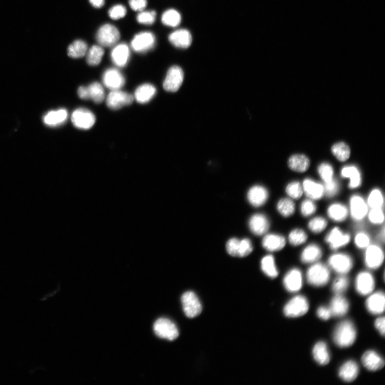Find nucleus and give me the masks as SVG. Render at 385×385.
Returning a JSON list of instances; mask_svg holds the SVG:
<instances>
[{
	"label": "nucleus",
	"instance_id": "f8f14e48",
	"mask_svg": "<svg viewBox=\"0 0 385 385\" xmlns=\"http://www.w3.org/2000/svg\"><path fill=\"white\" fill-rule=\"evenodd\" d=\"M350 212L355 221H361L368 213V206L364 199L359 195H354L349 201Z\"/></svg>",
	"mask_w": 385,
	"mask_h": 385
},
{
	"label": "nucleus",
	"instance_id": "20e7f679",
	"mask_svg": "<svg viewBox=\"0 0 385 385\" xmlns=\"http://www.w3.org/2000/svg\"><path fill=\"white\" fill-rule=\"evenodd\" d=\"M309 308V302L305 297L298 295L287 302L283 308V313L290 318H296L305 315Z\"/></svg>",
	"mask_w": 385,
	"mask_h": 385
},
{
	"label": "nucleus",
	"instance_id": "c85d7f7f",
	"mask_svg": "<svg viewBox=\"0 0 385 385\" xmlns=\"http://www.w3.org/2000/svg\"><path fill=\"white\" fill-rule=\"evenodd\" d=\"M157 93L155 87L150 84H145L139 86L134 93L135 99L140 104H146L154 97Z\"/></svg>",
	"mask_w": 385,
	"mask_h": 385
},
{
	"label": "nucleus",
	"instance_id": "ea45409f",
	"mask_svg": "<svg viewBox=\"0 0 385 385\" xmlns=\"http://www.w3.org/2000/svg\"><path fill=\"white\" fill-rule=\"evenodd\" d=\"M89 92V99L94 103L101 104L105 98V93L104 87L100 83L95 82L87 87Z\"/></svg>",
	"mask_w": 385,
	"mask_h": 385
},
{
	"label": "nucleus",
	"instance_id": "f03ea898",
	"mask_svg": "<svg viewBox=\"0 0 385 385\" xmlns=\"http://www.w3.org/2000/svg\"><path fill=\"white\" fill-rule=\"evenodd\" d=\"M330 278L329 268L322 263H315L311 266L307 273V279L310 285L315 287L325 286Z\"/></svg>",
	"mask_w": 385,
	"mask_h": 385
},
{
	"label": "nucleus",
	"instance_id": "a18cd8bd",
	"mask_svg": "<svg viewBox=\"0 0 385 385\" xmlns=\"http://www.w3.org/2000/svg\"><path fill=\"white\" fill-rule=\"evenodd\" d=\"M286 193L290 198L298 200L303 194L302 185L298 181H292L286 186Z\"/></svg>",
	"mask_w": 385,
	"mask_h": 385
},
{
	"label": "nucleus",
	"instance_id": "37998d69",
	"mask_svg": "<svg viewBox=\"0 0 385 385\" xmlns=\"http://www.w3.org/2000/svg\"><path fill=\"white\" fill-rule=\"evenodd\" d=\"M332 152L335 157L341 162L347 161L350 155L349 146L342 142L334 145L332 148Z\"/></svg>",
	"mask_w": 385,
	"mask_h": 385
},
{
	"label": "nucleus",
	"instance_id": "bb28decb",
	"mask_svg": "<svg viewBox=\"0 0 385 385\" xmlns=\"http://www.w3.org/2000/svg\"><path fill=\"white\" fill-rule=\"evenodd\" d=\"M341 175L344 178L349 179L348 186L350 189H356L361 185V174L359 170L355 166H344L341 171Z\"/></svg>",
	"mask_w": 385,
	"mask_h": 385
},
{
	"label": "nucleus",
	"instance_id": "4468645a",
	"mask_svg": "<svg viewBox=\"0 0 385 385\" xmlns=\"http://www.w3.org/2000/svg\"><path fill=\"white\" fill-rule=\"evenodd\" d=\"M375 287V279L369 272H361L356 276L355 287L359 294L363 296L369 295L373 292Z\"/></svg>",
	"mask_w": 385,
	"mask_h": 385
},
{
	"label": "nucleus",
	"instance_id": "6e6552de",
	"mask_svg": "<svg viewBox=\"0 0 385 385\" xmlns=\"http://www.w3.org/2000/svg\"><path fill=\"white\" fill-rule=\"evenodd\" d=\"M329 265L335 272L341 275L349 273L353 267V261L351 257L344 253H336L329 259Z\"/></svg>",
	"mask_w": 385,
	"mask_h": 385
},
{
	"label": "nucleus",
	"instance_id": "cd10ccee",
	"mask_svg": "<svg viewBox=\"0 0 385 385\" xmlns=\"http://www.w3.org/2000/svg\"><path fill=\"white\" fill-rule=\"evenodd\" d=\"M359 374V368L353 361H349L344 363L339 371L341 379L346 382L354 381Z\"/></svg>",
	"mask_w": 385,
	"mask_h": 385
},
{
	"label": "nucleus",
	"instance_id": "e2e57ef3",
	"mask_svg": "<svg viewBox=\"0 0 385 385\" xmlns=\"http://www.w3.org/2000/svg\"><path fill=\"white\" fill-rule=\"evenodd\" d=\"M90 3L96 8L103 7L105 4V0H90Z\"/></svg>",
	"mask_w": 385,
	"mask_h": 385
},
{
	"label": "nucleus",
	"instance_id": "7c9ffc66",
	"mask_svg": "<svg viewBox=\"0 0 385 385\" xmlns=\"http://www.w3.org/2000/svg\"><path fill=\"white\" fill-rule=\"evenodd\" d=\"M68 117V113L65 109L53 110L47 113L44 117L47 125L55 127L63 124Z\"/></svg>",
	"mask_w": 385,
	"mask_h": 385
},
{
	"label": "nucleus",
	"instance_id": "4be33fe9",
	"mask_svg": "<svg viewBox=\"0 0 385 385\" xmlns=\"http://www.w3.org/2000/svg\"><path fill=\"white\" fill-rule=\"evenodd\" d=\"M286 244L284 236L278 234H269L262 240V246L267 251L275 252L281 251Z\"/></svg>",
	"mask_w": 385,
	"mask_h": 385
},
{
	"label": "nucleus",
	"instance_id": "412c9836",
	"mask_svg": "<svg viewBox=\"0 0 385 385\" xmlns=\"http://www.w3.org/2000/svg\"><path fill=\"white\" fill-rule=\"evenodd\" d=\"M130 56L129 47L124 43L119 44L114 46L111 53L112 62L120 67H124L127 64Z\"/></svg>",
	"mask_w": 385,
	"mask_h": 385
},
{
	"label": "nucleus",
	"instance_id": "f257e3e1",
	"mask_svg": "<svg viewBox=\"0 0 385 385\" xmlns=\"http://www.w3.org/2000/svg\"><path fill=\"white\" fill-rule=\"evenodd\" d=\"M356 330L353 322L344 321L336 328L333 339L337 346L347 348L353 345L356 340Z\"/></svg>",
	"mask_w": 385,
	"mask_h": 385
},
{
	"label": "nucleus",
	"instance_id": "2f4dec72",
	"mask_svg": "<svg viewBox=\"0 0 385 385\" xmlns=\"http://www.w3.org/2000/svg\"><path fill=\"white\" fill-rule=\"evenodd\" d=\"M288 165L290 169L295 172H305L309 167L310 161L305 155L296 154L289 159Z\"/></svg>",
	"mask_w": 385,
	"mask_h": 385
},
{
	"label": "nucleus",
	"instance_id": "1a4fd4ad",
	"mask_svg": "<svg viewBox=\"0 0 385 385\" xmlns=\"http://www.w3.org/2000/svg\"><path fill=\"white\" fill-rule=\"evenodd\" d=\"M184 78V72L181 67L172 66L168 69L164 81L165 90L170 92H177L183 83Z\"/></svg>",
	"mask_w": 385,
	"mask_h": 385
},
{
	"label": "nucleus",
	"instance_id": "a211bd4d",
	"mask_svg": "<svg viewBox=\"0 0 385 385\" xmlns=\"http://www.w3.org/2000/svg\"><path fill=\"white\" fill-rule=\"evenodd\" d=\"M283 285L288 292H298L302 286V274L298 269H292L286 274L283 278Z\"/></svg>",
	"mask_w": 385,
	"mask_h": 385
},
{
	"label": "nucleus",
	"instance_id": "f3484780",
	"mask_svg": "<svg viewBox=\"0 0 385 385\" xmlns=\"http://www.w3.org/2000/svg\"><path fill=\"white\" fill-rule=\"evenodd\" d=\"M170 43L177 48L186 49L192 43V36L190 31L186 29H180L171 33L168 36Z\"/></svg>",
	"mask_w": 385,
	"mask_h": 385
},
{
	"label": "nucleus",
	"instance_id": "dca6fc26",
	"mask_svg": "<svg viewBox=\"0 0 385 385\" xmlns=\"http://www.w3.org/2000/svg\"><path fill=\"white\" fill-rule=\"evenodd\" d=\"M103 83L108 89L111 91L119 90L125 84V78L116 69L107 70L103 75Z\"/></svg>",
	"mask_w": 385,
	"mask_h": 385
},
{
	"label": "nucleus",
	"instance_id": "2eb2a0df",
	"mask_svg": "<svg viewBox=\"0 0 385 385\" xmlns=\"http://www.w3.org/2000/svg\"><path fill=\"white\" fill-rule=\"evenodd\" d=\"M326 241L330 247L337 250L348 245L350 241L349 234L343 232L338 227L331 229L326 238Z\"/></svg>",
	"mask_w": 385,
	"mask_h": 385
},
{
	"label": "nucleus",
	"instance_id": "3c124183",
	"mask_svg": "<svg viewBox=\"0 0 385 385\" xmlns=\"http://www.w3.org/2000/svg\"><path fill=\"white\" fill-rule=\"evenodd\" d=\"M300 209L302 215L308 218L316 213L317 207L312 200L307 199L302 202Z\"/></svg>",
	"mask_w": 385,
	"mask_h": 385
},
{
	"label": "nucleus",
	"instance_id": "6ab92c4d",
	"mask_svg": "<svg viewBox=\"0 0 385 385\" xmlns=\"http://www.w3.org/2000/svg\"><path fill=\"white\" fill-rule=\"evenodd\" d=\"M249 227L256 235H263L269 230L270 222L265 215L256 214L252 216L249 220Z\"/></svg>",
	"mask_w": 385,
	"mask_h": 385
},
{
	"label": "nucleus",
	"instance_id": "39448f33",
	"mask_svg": "<svg viewBox=\"0 0 385 385\" xmlns=\"http://www.w3.org/2000/svg\"><path fill=\"white\" fill-rule=\"evenodd\" d=\"M156 44V38L149 31L140 32L135 36L131 42V47L134 51L145 53L151 51Z\"/></svg>",
	"mask_w": 385,
	"mask_h": 385
},
{
	"label": "nucleus",
	"instance_id": "423d86ee",
	"mask_svg": "<svg viewBox=\"0 0 385 385\" xmlns=\"http://www.w3.org/2000/svg\"><path fill=\"white\" fill-rule=\"evenodd\" d=\"M154 330L155 334L162 339L173 341L179 336L178 330L172 321L166 319H159L155 323Z\"/></svg>",
	"mask_w": 385,
	"mask_h": 385
},
{
	"label": "nucleus",
	"instance_id": "c03bdc74",
	"mask_svg": "<svg viewBox=\"0 0 385 385\" xmlns=\"http://www.w3.org/2000/svg\"><path fill=\"white\" fill-rule=\"evenodd\" d=\"M327 226V220L321 216L311 220L308 224L309 230L316 234L320 233L325 230Z\"/></svg>",
	"mask_w": 385,
	"mask_h": 385
},
{
	"label": "nucleus",
	"instance_id": "de8ad7c7",
	"mask_svg": "<svg viewBox=\"0 0 385 385\" xmlns=\"http://www.w3.org/2000/svg\"><path fill=\"white\" fill-rule=\"evenodd\" d=\"M318 172L324 183L334 179V170L332 166L327 163H323L318 167Z\"/></svg>",
	"mask_w": 385,
	"mask_h": 385
},
{
	"label": "nucleus",
	"instance_id": "aec40b11",
	"mask_svg": "<svg viewBox=\"0 0 385 385\" xmlns=\"http://www.w3.org/2000/svg\"><path fill=\"white\" fill-rule=\"evenodd\" d=\"M269 198V192L262 186L256 185L250 188L247 193V199L250 204L255 207L264 205Z\"/></svg>",
	"mask_w": 385,
	"mask_h": 385
},
{
	"label": "nucleus",
	"instance_id": "58836bf2",
	"mask_svg": "<svg viewBox=\"0 0 385 385\" xmlns=\"http://www.w3.org/2000/svg\"><path fill=\"white\" fill-rule=\"evenodd\" d=\"M279 213L284 218H289L295 211V205L292 200L288 198L280 199L276 205Z\"/></svg>",
	"mask_w": 385,
	"mask_h": 385
},
{
	"label": "nucleus",
	"instance_id": "72a5a7b5",
	"mask_svg": "<svg viewBox=\"0 0 385 385\" xmlns=\"http://www.w3.org/2000/svg\"><path fill=\"white\" fill-rule=\"evenodd\" d=\"M327 213L330 220L338 222L345 220L348 215V208L340 203L330 205L328 209Z\"/></svg>",
	"mask_w": 385,
	"mask_h": 385
},
{
	"label": "nucleus",
	"instance_id": "7ed1b4c3",
	"mask_svg": "<svg viewBox=\"0 0 385 385\" xmlns=\"http://www.w3.org/2000/svg\"><path fill=\"white\" fill-rule=\"evenodd\" d=\"M120 37V32L115 26L106 24L101 26L98 30L96 39L101 46L110 47L116 45Z\"/></svg>",
	"mask_w": 385,
	"mask_h": 385
},
{
	"label": "nucleus",
	"instance_id": "bf43d9fd",
	"mask_svg": "<svg viewBox=\"0 0 385 385\" xmlns=\"http://www.w3.org/2000/svg\"><path fill=\"white\" fill-rule=\"evenodd\" d=\"M317 315L320 319L324 321L329 320L332 316L329 308L323 306L317 310Z\"/></svg>",
	"mask_w": 385,
	"mask_h": 385
},
{
	"label": "nucleus",
	"instance_id": "603ef678",
	"mask_svg": "<svg viewBox=\"0 0 385 385\" xmlns=\"http://www.w3.org/2000/svg\"><path fill=\"white\" fill-rule=\"evenodd\" d=\"M324 195H326L328 198L334 197L340 190V186L336 180L334 179L327 183H324Z\"/></svg>",
	"mask_w": 385,
	"mask_h": 385
},
{
	"label": "nucleus",
	"instance_id": "a878e982",
	"mask_svg": "<svg viewBox=\"0 0 385 385\" xmlns=\"http://www.w3.org/2000/svg\"><path fill=\"white\" fill-rule=\"evenodd\" d=\"M332 316L340 317L348 312L349 304L348 300L341 295H336L330 301L329 308Z\"/></svg>",
	"mask_w": 385,
	"mask_h": 385
},
{
	"label": "nucleus",
	"instance_id": "5701e85b",
	"mask_svg": "<svg viewBox=\"0 0 385 385\" xmlns=\"http://www.w3.org/2000/svg\"><path fill=\"white\" fill-rule=\"evenodd\" d=\"M303 193H305L309 199L319 200L324 195V185L314 180L307 178L303 180L302 184Z\"/></svg>",
	"mask_w": 385,
	"mask_h": 385
},
{
	"label": "nucleus",
	"instance_id": "393cba45",
	"mask_svg": "<svg viewBox=\"0 0 385 385\" xmlns=\"http://www.w3.org/2000/svg\"><path fill=\"white\" fill-rule=\"evenodd\" d=\"M385 298L383 292H378L371 295L366 301L369 312L374 315H380L385 310Z\"/></svg>",
	"mask_w": 385,
	"mask_h": 385
},
{
	"label": "nucleus",
	"instance_id": "c756f323",
	"mask_svg": "<svg viewBox=\"0 0 385 385\" xmlns=\"http://www.w3.org/2000/svg\"><path fill=\"white\" fill-rule=\"evenodd\" d=\"M322 255V250L318 245L311 244L303 250L301 260L303 263L309 264L320 260Z\"/></svg>",
	"mask_w": 385,
	"mask_h": 385
},
{
	"label": "nucleus",
	"instance_id": "79ce46f5",
	"mask_svg": "<svg viewBox=\"0 0 385 385\" xmlns=\"http://www.w3.org/2000/svg\"><path fill=\"white\" fill-rule=\"evenodd\" d=\"M307 239L306 232L301 228L293 229L288 235L289 244L293 246H298L305 244Z\"/></svg>",
	"mask_w": 385,
	"mask_h": 385
},
{
	"label": "nucleus",
	"instance_id": "b1692460",
	"mask_svg": "<svg viewBox=\"0 0 385 385\" xmlns=\"http://www.w3.org/2000/svg\"><path fill=\"white\" fill-rule=\"evenodd\" d=\"M362 362L365 368L371 371H379L385 366L383 358L373 350H369L362 357Z\"/></svg>",
	"mask_w": 385,
	"mask_h": 385
},
{
	"label": "nucleus",
	"instance_id": "9d476101",
	"mask_svg": "<svg viewBox=\"0 0 385 385\" xmlns=\"http://www.w3.org/2000/svg\"><path fill=\"white\" fill-rule=\"evenodd\" d=\"M181 303L185 314L188 318H194L202 312L201 303L198 296L192 292H187L182 295Z\"/></svg>",
	"mask_w": 385,
	"mask_h": 385
},
{
	"label": "nucleus",
	"instance_id": "0eeeda50",
	"mask_svg": "<svg viewBox=\"0 0 385 385\" xmlns=\"http://www.w3.org/2000/svg\"><path fill=\"white\" fill-rule=\"evenodd\" d=\"M96 120L94 113L85 108H79L73 111L71 116L73 125L81 130L90 129L95 124Z\"/></svg>",
	"mask_w": 385,
	"mask_h": 385
},
{
	"label": "nucleus",
	"instance_id": "6e6d98bb",
	"mask_svg": "<svg viewBox=\"0 0 385 385\" xmlns=\"http://www.w3.org/2000/svg\"><path fill=\"white\" fill-rule=\"evenodd\" d=\"M355 244L357 248L366 249L370 245L369 235L363 232L357 233L355 238Z\"/></svg>",
	"mask_w": 385,
	"mask_h": 385
},
{
	"label": "nucleus",
	"instance_id": "e433bc0d",
	"mask_svg": "<svg viewBox=\"0 0 385 385\" xmlns=\"http://www.w3.org/2000/svg\"><path fill=\"white\" fill-rule=\"evenodd\" d=\"M162 23L164 25L175 28L181 23V16L180 13L176 10L170 9L166 10L161 17Z\"/></svg>",
	"mask_w": 385,
	"mask_h": 385
},
{
	"label": "nucleus",
	"instance_id": "4c0bfd02",
	"mask_svg": "<svg viewBox=\"0 0 385 385\" xmlns=\"http://www.w3.org/2000/svg\"><path fill=\"white\" fill-rule=\"evenodd\" d=\"M105 51L102 46L94 45L87 54V62L91 66L99 65L104 55Z\"/></svg>",
	"mask_w": 385,
	"mask_h": 385
},
{
	"label": "nucleus",
	"instance_id": "ddd939ff",
	"mask_svg": "<svg viewBox=\"0 0 385 385\" xmlns=\"http://www.w3.org/2000/svg\"><path fill=\"white\" fill-rule=\"evenodd\" d=\"M385 256L383 249L376 245H369L365 254V263L370 269L379 268L383 264Z\"/></svg>",
	"mask_w": 385,
	"mask_h": 385
},
{
	"label": "nucleus",
	"instance_id": "09e8293b",
	"mask_svg": "<svg viewBox=\"0 0 385 385\" xmlns=\"http://www.w3.org/2000/svg\"><path fill=\"white\" fill-rule=\"evenodd\" d=\"M156 18L157 12L154 10L140 11L137 16V20L138 23L146 25L153 24Z\"/></svg>",
	"mask_w": 385,
	"mask_h": 385
},
{
	"label": "nucleus",
	"instance_id": "49530a36",
	"mask_svg": "<svg viewBox=\"0 0 385 385\" xmlns=\"http://www.w3.org/2000/svg\"><path fill=\"white\" fill-rule=\"evenodd\" d=\"M349 281L347 276L341 275L336 278L332 283V291L336 295H341L349 287Z\"/></svg>",
	"mask_w": 385,
	"mask_h": 385
},
{
	"label": "nucleus",
	"instance_id": "8fccbe9b",
	"mask_svg": "<svg viewBox=\"0 0 385 385\" xmlns=\"http://www.w3.org/2000/svg\"><path fill=\"white\" fill-rule=\"evenodd\" d=\"M368 214L369 220L371 223L376 225L383 223L385 216L382 208L371 209V210Z\"/></svg>",
	"mask_w": 385,
	"mask_h": 385
},
{
	"label": "nucleus",
	"instance_id": "4d7b16f0",
	"mask_svg": "<svg viewBox=\"0 0 385 385\" xmlns=\"http://www.w3.org/2000/svg\"><path fill=\"white\" fill-rule=\"evenodd\" d=\"M240 240L233 238L229 239L226 244V251L228 254L238 257Z\"/></svg>",
	"mask_w": 385,
	"mask_h": 385
},
{
	"label": "nucleus",
	"instance_id": "a19ab883",
	"mask_svg": "<svg viewBox=\"0 0 385 385\" xmlns=\"http://www.w3.org/2000/svg\"><path fill=\"white\" fill-rule=\"evenodd\" d=\"M367 203L371 209L382 208L384 205V195L380 189L375 188L369 195Z\"/></svg>",
	"mask_w": 385,
	"mask_h": 385
},
{
	"label": "nucleus",
	"instance_id": "5fc2aeb1",
	"mask_svg": "<svg viewBox=\"0 0 385 385\" xmlns=\"http://www.w3.org/2000/svg\"><path fill=\"white\" fill-rule=\"evenodd\" d=\"M253 250L252 243L248 239L240 240L238 257L244 258L251 254Z\"/></svg>",
	"mask_w": 385,
	"mask_h": 385
},
{
	"label": "nucleus",
	"instance_id": "473e14b6",
	"mask_svg": "<svg viewBox=\"0 0 385 385\" xmlns=\"http://www.w3.org/2000/svg\"><path fill=\"white\" fill-rule=\"evenodd\" d=\"M313 354L315 360L321 366H326L330 361V354L326 342H317L313 348Z\"/></svg>",
	"mask_w": 385,
	"mask_h": 385
},
{
	"label": "nucleus",
	"instance_id": "9b49d317",
	"mask_svg": "<svg viewBox=\"0 0 385 385\" xmlns=\"http://www.w3.org/2000/svg\"><path fill=\"white\" fill-rule=\"evenodd\" d=\"M134 97L132 94L119 90L112 91L108 96L106 103L112 110H118L133 103Z\"/></svg>",
	"mask_w": 385,
	"mask_h": 385
},
{
	"label": "nucleus",
	"instance_id": "13d9d810",
	"mask_svg": "<svg viewBox=\"0 0 385 385\" xmlns=\"http://www.w3.org/2000/svg\"><path fill=\"white\" fill-rule=\"evenodd\" d=\"M131 8L136 11H144L147 5V0H129Z\"/></svg>",
	"mask_w": 385,
	"mask_h": 385
},
{
	"label": "nucleus",
	"instance_id": "864d4df0",
	"mask_svg": "<svg viewBox=\"0 0 385 385\" xmlns=\"http://www.w3.org/2000/svg\"><path fill=\"white\" fill-rule=\"evenodd\" d=\"M126 12V9L124 5L117 4L113 6L110 9L108 14L110 18L113 20H118L124 17Z\"/></svg>",
	"mask_w": 385,
	"mask_h": 385
},
{
	"label": "nucleus",
	"instance_id": "052dcab7",
	"mask_svg": "<svg viewBox=\"0 0 385 385\" xmlns=\"http://www.w3.org/2000/svg\"><path fill=\"white\" fill-rule=\"evenodd\" d=\"M385 317H382L378 318L375 323L376 328L383 336H384L385 333Z\"/></svg>",
	"mask_w": 385,
	"mask_h": 385
},
{
	"label": "nucleus",
	"instance_id": "f704fd0d",
	"mask_svg": "<svg viewBox=\"0 0 385 385\" xmlns=\"http://www.w3.org/2000/svg\"><path fill=\"white\" fill-rule=\"evenodd\" d=\"M261 269L263 272L270 278H275L278 275L274 257L272 255H267L262 259Z\"/></svg>",
	"mask_w": 385,
	"mask_h": 385
},
{
	"label": "nucleus",
	"instance_id": "680f3d73",
	"mask_svg": "<svg viewBox=\"0 0 385 385\" xmlns=\"http://www.w3.org/2000/svg\"><path fill=\"white\" fill-rule=\"evenodd\" d=\"M78 94L80 99L83 100H89V92H88L87 87H80L78 90Z\"/></svg>",
	"mask_w": 385,
	"mask_h": 385
},
{
	"label": "nucleus",
	"instance_id": "c9c22d12",
	"mask_svg": "<svg viewBox=\"0 0 385 385\" xmlns=\"http://www.w3.org/2000/svg\"><path fill=\"white\" fill-rule=\"evenodd\" d=\"M87 43L82 40L73 42L67 49V54L70 57L79 58L85 55L87 52Z\"/></svg>",
	"mask_w": 385,
	"mask_h": 385
}]
</instances>
